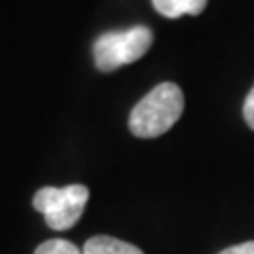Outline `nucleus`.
<instances>
[{
  "mask_svg": "<svg viewBox=\"0 0 254 254\" xmlns=\"http://www.w3.org/2000/svg\"><path fill=\"white\" fill-rule=\"evenodd\" d=\"M34 254H83V250H78L68 240H47L34 250Z\"/></svg>",
  "mask_w": 254,
  "mask_h": 254,
  "instance_id": "nucleus-6",
  "label": "nucleus"
},
{
  "mask_svg": "<svg viewBox=\"0 0 254 254\" xmlns=\"http://www.w3.org/2000/svg\"><path fill=\"white\" fill-rule=\"evenodd\" d=\"M83 254H144L138 246L110 235H95L83 246Z\"/></svg>",
  "mask_w": 254,
  "mask_h": 254,
  "instance_id": "nucleus-4",
  "label": "nucleus"
},
{
  "mask_svg": "<svg viewBox=\"0 0 254 254\" xmlns=\"http://www.w3.org/2000/svg\"><path fill=\"white\" fill-rule=\"evenodd\" d=\"M244 119L248 127L254 131V87L250 89V93L246 95V102H244Z\"/></svg>",
  "mask_w": 254,
  "mask_h": 254,
  "instance_id": "nucleus-7",
  "label": "nucleus"
},
{
  "mask_svg": "<svg viewBox=\"0 0 254 254\" xmlns=\"http://www.w3.org/2000/svg\"><path fill=\"white\" fill-rule=\"evenodd\" d=\"M89 201V189L85 185L68 187H43L34 193L36 212L45 216V222L53 231H68L83 216V210Z\"/></svg>",
  "mask_w": 254,
  "mask_h": 254,
  "instance_id": "nucleus-3",
  "label": "nucleus"
},
{
  "mask_svg": "<svg viewBox=\"0 0 254 254\" xmlns=\"http://www.w3.org/2000/svg\"><path fill=\"white\" fill-rule=\"evenodd\" d=\"M185 110V93L172 83H159L129 113V131L136 138H157L180 121Z\"/></svg>",
  "mask_w": 254,
  "mask_h": 254,
  "instance_id": "nucleus-1",
  "label": "nucleus"
},
{
  "mask_svg": "<svg viewBox=\"0 0 254 254\" xmlns=\"http://www.w3.org/2000/svg\"><path fill=\"white\" fill-rule=\"evenodd\" d=\"M153 45V32L146 26H133L119 32H104L93 43V60L100 72H115L121 66L138 62Z\"/></svg>",
  "mask_w": 254,
  "mask_h": 254,
  "instance_id": "nucleus-2",
  "label": "nucleus"
},
{
  "mask_svg": "<svg viewBox=\"0 0 254 254\" xmlns=\"http://www.w3.org/2000/svg\"><path fill=\"white\" fill-rule=\"evenodd\" d=\"M218 254H254V242H244L237 246H229V248L220 250Z\"/></svg>",
  "mask_w": 254,
  "mask_h": 254,
  "instance_id": "nucleus-8",
  "label": "nucleus"
},
{
  "mask_svg": "<svg viewBox=\"0 0 254 254\" xmlns=\"http://www.w3.org/2000/svg\"><path fill=\"white\" fill-rule=\"evenodd\" d=\"M208 0H153V6L159 15L176 19L180 15H199Z\"/></svg>",
  "mask_w": 254,
  "mask_h": 254,
  "instance_id": "nucleus-5",
  "label": "nucleus"
}]
</instances>
